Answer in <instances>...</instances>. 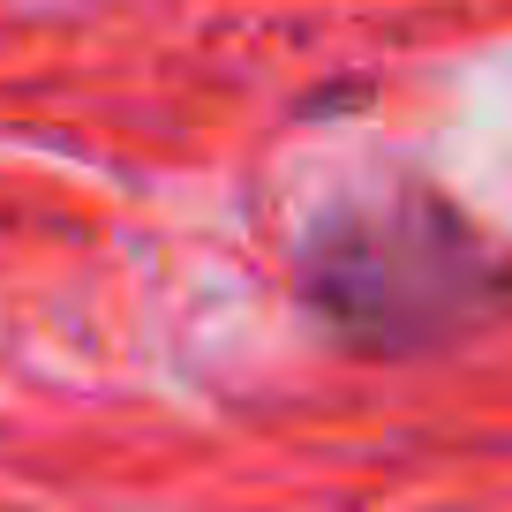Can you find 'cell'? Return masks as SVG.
Here are the masks:
<instances>
[{"instance_id": "cell-1", "label": "cell", "mask_w": 512, "mask_h": 512, "mask_svg": "<svg viewBox=\"0 0 512 512\" xmlns=\"http://www.w3.org/2000/svg\"><path fill=\"white\" fill-rule=\"evenodd\" d=\"M302 302L369 354L460 339L512 302V264L430 189L362 196L332 211L294 256Z\"/></svg>"}]
</instances>
